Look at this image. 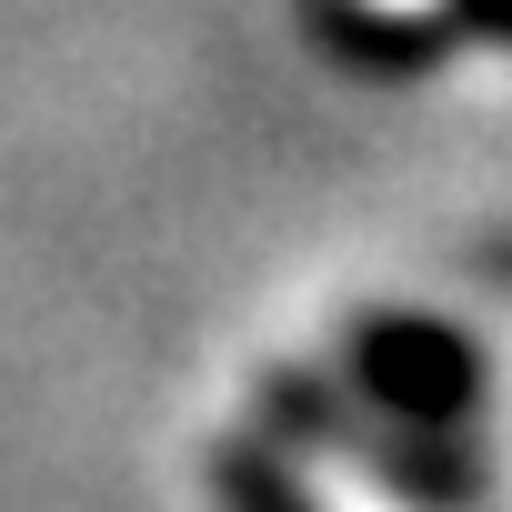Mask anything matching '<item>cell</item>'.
Listing matches in <instances>:
<instances>
[{"instance_id": "6", "label": "cell", "mask_w": 512, "mask_h": 512, "mask_svg": "<svg viewBox=\"0 0 512 512\" xmlns=\"http://www.w3.org/2000/svg\"><path fill=\"white\" fill-rule=\"evenodd\" d=\"M472 282H492V292H512V241H492V251H472Z\"/></svg>"}, {"instance_id": "2", "label": "cell", "mask_w": 512, "mask_h": 512, "mask_svg": "<svg viewBox=\"0 0 512 512\" xmlns=\"http://www.w3.org/2000/svg\"><path fill=\"white\" fill-rule=\"evenodd\" d=\"M332 452H342L382 502H402V512H482V492H492V462H482L462 432L382 422V412H362V402H352V422H342Z\"/></svg>"}, {"instance_id": "4", "label": "cell", "mask_w": 512, "mask_h": 512, "mask_svg": "<svg viewBox=\"0 0 512 512\" xmlns=\"http://www.w3.org/2000/svg\"><path fill=\"white\" fill-rule=\"evenodd\" d=\"M201 482H211V502L221 512H322V492L262 442V432H231V442H211V462H201Z\"/></svg>"}, {"instance_id": "1", "label": "cell", "mask_w": 512, "mask_h": 512, "mask_svg": "<svg viewBox=\"0 0 512 512\" xmlns=\"http://www.w3.org/2000/svg\"><path fill=\"white\" fill-rule=\"evenodd\" d=\"M342 392L382 422H422V432H462L492 392V362L462 322L442 312H352L342 322Z\"/></svg>"}, {"instance_id": "3", "label": "cell", "mask_w": 512, "mask_h": 512, "mask_svg": "<svg viewBox=\"0 0 512 512\" xmlns=\"http://www.w3.org/2000/svg\"><path fill=\"white\" fill-rule=\"evenodd\" d=\"M322 41H332L352 71H432V61L452 51L442 11H432V21H392L382 0H322Z\"/></svg>"}, {"instance_id": "5", "label": "cell", "mask_w": 512, "mask_h": 512, "mask_svg": "<svg viewBox=\"0 0 512 512\" xmlns=\"http://www.w3.org/2000/svg\"><path fill=\"white\" fill-rule=\"evenodd\" d=\"M442 31H452V41H492V51H512V0H442Z\"/></svg>"}]
</instances>
